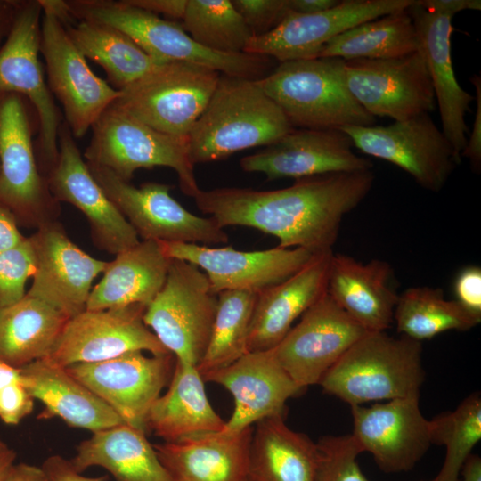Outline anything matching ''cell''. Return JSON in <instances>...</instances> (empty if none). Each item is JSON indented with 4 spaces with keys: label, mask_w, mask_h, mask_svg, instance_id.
<instances>
[{
    "label": "cell",
    "mask_w": 481,
    "mask_h": 481,
    "mask_svg": "<svg viewBox=\"0 0 481 481\" xmlns=\"http://www.w3.org/2000/svg\"><path fill=\"white\" fill-rule=\"evenodd\" d=\"M350 408L352 436L385 473L412 470L432 444L429 420L420 411V395Z\"/></svg>",
    "instance_id": "21"
},
{
    "label": "cell",
    "mask_w": 481,
    "mask_h": 481,
    "mask_svg": "<svg viewBox=\"0 0 481 481\" xmlns=\"http://www.w3.org/2000/svg\"><path fill=\"white\" fill-rule=\"evenodd\" d=\"M34 400L21 381L5 386L0 389V419L9 425L20 423L32 412Z\"/></svg>",
    "instance_id": "44"
},
{
    "label": "cell",
    "mask_w": 481,
    "mask_h": 481,
    "mask_svg": "<svg viewBox=\"0 0 481 481\" xmlns=\"http://www.w3.org/2000/svg\"><path fill=\"white\" fill-rule=\"evenodd\" d=\"M332 250L316 253L299 271L257 293L251 321L248 352L275 347L296 319L325 292Z\"/></svg>",
    "instance_id": "27"
},
{
    "label": "cell",
    "mask_w": 481,
    "mask_h": 481,
    "mask_svg": "<svg viewBox=\"0 0 481 481\" xmlns=\"http://www.w3.org/2000/svg\"><path fill=\"white\" fill-rule=\"evenodd\" d=\"M69 461L79 473L102 467L116 481H174L145 433L126 424L93 433Z\"/></svg>",
    "instance_id": "33"
},
{
    "label": "cell",
    "mask_w": 481,
    "mask_h": 481,
    "mask_svg": "<svg viewBox=\"0 0 481 481\" xmlns=\"http://www.w3.org/2000/svg\"><path fill=\"white\" fill-rule=\"evenodd\" d=\"M217 297L210 339L197 367L201 376L232 363L248 352V338L257 293L224 290Z\"/></svg>",
    "instance_id": "38"
},
{
    "label": "cell",
    "mask_w": 481,
    "mask_h": 481,
    "mask_svg": "<svg viewBox=\"0 0 481 481\" xmlns=\"http://www.w3.org/2000/svg\"><path fill=\"white\" fill-rule=\"evenodd\" d=\"M45 177L58 202L70 203L86 216L98 249L118 255L139 243L136 232L91 174L64 120L58 133V158Z\"/></svg>",
    "instance_id": "18"
},
{
    "label": "cell",
    "mask_w": 481,
    "mask_h": 481,
    "mask_svg": "<svg viewBox=\"0 0 481 481\" xmlns=\"http://www.w3.org/2000/svg\"><path fill=\"white\" fill-rule=\"evenodd\" d=\"M455 301L481 319V269L469 265L461 269L453 282Z\"/></svg>",
    "instance_id": "45"
},
{
    "label": "cell",
    "mask_w": 481,
    "mask_h": 481,
    "mask_svg": "<svg viewBox=\"0 0 481 481\" xmlns=\"http://www.w3.org/2000/svg\"><path fill=\"white\" fill-rule=\"evenodd\" d=\"M13 0H0V46L11 29L16 7Z\"/></svg>",
    "instance_id": "53"
},
{
    "label": "cell",
    "mask_w": 481,
    "mask_h": 481,
    "mask_svg": "<svg viewBox=\"0 0 481 481\" xmlns=\"http://www.w3.org/2000/svg\"><path fill=\"white\" fill-rule=\"evenodd\" d=\"M171 261L160 241L140 240L108 262L102 280L91 289L86 309L146 307L162 289Z\"/></svg>",
    "instance_id": "30"
},
{
    "label": "cell",
    "mask_w": 481,
    "mask_h": 481,
    "mask_svg": "<svg viewBox=\"0 0 481 481\" xmlns=\"http://www.w3.org/2000/svg\"><path fill=\"white\" fill-rule=\"evenodd\" d=\"M221 74L183 61L156 65L111 104L151 127L185 138L207 108Z\"/></svg>",
    "instance_id": "9"
},
{
    "label": "cell",
    "mask_w": 481,
    "mask_h": 481,
    "mask_svg": "<svg viewBox=\"0 0 481 481\" xmlns=\"http://www.w3.org/2000/svg\"><path fill=\"white\" fill-rule=\"evenodd\" d=\"M31 110L21 95L0 94V202L18 225L38 229L56 221L60 205L37 162Z\"/></svg>",
    "instance_id": "10"
},
{
    "label": "cell",
    "mask_w": 481,
    "mask_h": 481,
    "mask_svg": "<svg viewBox=\"0 0 481 481\" xmlns=\"http://www.w3.org/2000/svg\"><path fill=\"white\" fill-rule=\"evenodd\" d=\"M346 61L318 57L280 62L257 80L293 128L339 129L376 125L348 89Z\"/></svg>",
    "instance_id": "4"
},
{
    "label": "cell",
    "mask_w": 481,
    "mask_h": 481,
    "mask_svg": "<svg viewBox=\"0 0 481 481\" xmlns=\"http://www.w3.org/2000/svg\"><path fill=\"white\" fill-rule=\"evenodd\" d=\"M319 459L317 443L284 416L265 418L253 428L247 481H314Z\"/></svg>",
    "instance_id": "31"
},
{
    "label": "cell",
    "mask_w": 481,
    "mask_h": 481,
    "mask_svg": "<svg viewBox=\"0 0 481 481\" xmlns=\"http://www.w3.org/2000/svg\"><path fill=\"white\" fill-rule=\"evenodd\" d=\"M36 269L26 293L49 304L69 319L86 310L94 280L108 262L94 258L79 249L53 221L30 236Z\"/></svg>",
    "instance_id": "23"
},
{
    "label": "cell",
    "mask_w": 481,
    "mask_h": 481,
    "mask_svg": "<svg viewBox=\"0 0 481 481\" xmlns=\"http://www.w3.org/2000/svg\"><path fill=\"white\" fill-rule=\"evenodd\" d=\"M40 53L50 92L61 103L73 136L80 138L116 101L119 91L94 73L63 24L47 11H43L41 19Z\"/></svg>",
    "instance_id": "13"
},
{
    "label": "cell",
    "mask_w": 481,
    "mask_h": 481,
    "mask_svg": "<svg viewBox=\"0 0 481 481\" xmlns=\"http://www.w3.org/2000/svg\"><path fill=\"white\" fill-rule=\"evenodd\" d=\"M42 15L39 0L16 2L11 29L0 46V94H20L32 107L38 128L37 159L46 176L58 158V133L63 119L39 60Z\"/></svg>",
    "instance_id": "8"
},
{
    "label": "cell",
    "mask_w": 481,
    "mask_h": 481,
    "mask_svg": "<svg viewBox=\"0 0 481 481\" xmlns=\"http://www.w3.org/2000/svg\"><path fill=\"white\" fill-rule=\"evenodd\" d=\"M338 130L363 153L395 165L433 192L444 188L461 162L428 113L387 126H343Z\"/></svg>",
    "instance_id": "12"
},
{
    "label": "cell",
    "mask_w": 481,
    "mask_h": 481,
    "mask_svg": "<svg viewBox=\"0 0 481 481\" xmlns=\"http://www.w3.org/2000/svg\"><path fill=\"white\" fill-rule=\"evenodd\" d=\"M145 306L132 305L85 310L69 318L50 355L44 358L68 367L106 361L129 352L170 354L143 320Z\"/></svg>",
    "instance_id": "16"
},
{
    "label": "cell",
    "mask_w": 481,
    "mask_h": 481,
    "mask_svg": "<svg viewBox=\"0 0 481 481\" xmlns=\"http://www.w3.org/2000/svg\"><path fill=\"white\" fill-rule=\"evenodd\" d=\"M253 37L276 27L289 12L287 0H232Z\"/></svg>",
    "instance_id": "43"
},
{
    "label": "cell",
    "mask_w": 481,
    "mask_h": 481,
    "mask_svg": "<svg viewBox=\"0 0 481 481\" xmlns=\"http://www.w3.org/2000/svg\"><path fill=\"white\" fill-rule=\"evenodd\" d=\"M2 443V441L0 440V444Z\"/></svg>",
    "instance_id": "58"
},
{
    "label": "cell",
    "mask_w": 481,
    "mask_h": 481,
    "mask_svg": "<svg viewBox=\"0 0 481 481\" xmlns=\"http://www.w3.org/2000/svg\"><path fill=\"white\" fill-rule=\"evenodd\" d=\"M373 181L371 170L332 173L269 191L200 189L193 199L224 229L251 227L276 237L280 248L316 254L332 250L344 216L365 199Z\"/></svg>",
    "instance_id": "1"
},
{
    "label": "cell",
    "mask_w": 481,
    "mask_h": 481,
    "mask_svg": "<svg viewBox=\"0 0 481 481\" xmlns=\"http://www.w3.org/2000/svg\"><path fill=\"white\" fill-rule=\"evenodd\" d=\"M413 0H343L324 12H288L270 31L252 37L244 53L279 62L318 58L333 37L360 23L407 9Z\"/></svg>",
    "instance_id": "19"
},
{
    "label": "cell",
    "mask_w": 481,
    "mask_h": 481,
    "mask_svg": "<svg viewBox=\"0 0 481 481\" xmlns=\"http://www.w3.org/2000/svg\"><path fill=\"white\" fill-rule=\"evenodd\" d=\"M129 4L173 20L183 19L187 0H126Z\"/></svg>",
    "instance_id": "48"
},
{
    "label": "cell",
    "mask_w": 481,
    "mask_h": 481,
    "mask_svg": "<svg viewBox=\"0 0 481 481\" xmlns=\"http://www.w3.org/2000/svg\"><path fill=\"white\" fill-rule=\"evenodd\" d=\"M430 481H436V480H435V479H433V480H430Z\"/></svg>",
    "instance_id": "57"
},
{
    "label": "cell",
    "mask_w": 481,
    "mask_h": 481,
    "mask_svg": "<svg viewBox=\"0 0 481 481\" xmlns=\"http://www.w3.org/2000/svg\"><path fill=\"white\" fill-rule=\"evenodd\" d=\"M160 243L168 257L192 263L202 270L216 294L224 290L259 293L293 275L314 255L301 248L278 246L265 250L242 251L230 246Z\"/></svg>",
    "instance_id": "20"
},
{
    "label": "cell",
    "mask_w": 481,
    "mask_h": 481,
    "mask_svg": "<svg viewBox=\"0 0 481 481\" xmlns=\"http://www.w3.org/2000/svg\"><path fill=\"white\" fill-rule=\"evenodd\" d=\"M197 367L175 361L167 391L152 404L148 430L164 442L207 432L221 431L225 421L211 406Z\"/></svg>",
    "instance_id": "32"
},
{
    "label": "cell",
    "mask_w": 481,
    "mask_h": 481,
    "mask_svg": "<svg viewBox=\"0 0 481 481\" xmlns=\"http://www.w3.org/2000/svg\"><path fill=\"white\" fill-rule=\"evenodd\" d=\"M175 364L172 354L147 356L135 351L66 369L109 405L124 424L146 434L150 410L170 381Z\"/></svg>",
    "instance_id": "14"
},
{
    "label": "cell",
    "mask_w": 481,
    "mask_h": 481,
    "mask_svg": "<svg viewBox=\"0 0 481 481\" xmlns=\"http://www.w3.org/2000/svg\"><path fill=\"white\" fill-rule=\"evenodd\" d=\"M20 370L23 386L44 404L38 419L59 417L69 427L92 433L124 424L109 405L65 367L41 359Z\"/></svg>",
    "instance_id": "29"
},
{
    "label": "cell",
    "mask_w": 481,
    "mask_h": 481,
    "mask_svg": "<svg viewBox=\"0 0 481 481\" xmlns=\"http://www.w3.org/2000/svg\"><path fill=\"white\" fill-rule=\"evenodd\" d=\"M87 165L96 182L142 240L206 246L228 242L226 232L213 218L196 216L175 200L170 194V185L147 182L135 187L108 168Z\"/></svg>",
    "instance_id": "11"
},
{
    "label": "cell",
    "mask_w": 481,
    "mask_h": 481,
    "mask_svg": "<svg viewBox=\"0 0 481 481\" xmlns=\"http://www.w3.org/2000/svg\"><path fill=\"white\" fill-rule=\"evenodd\" d=\"M15 381H21L20 370L0 359V389Z\"/></svg>",
    "instance_id": "55"
},
{
    "label": "cell",
    "mask_w": 481,
    "mask_h": 481,
    "mask_svg": "<svg viewBox=\"0 0 481 481\" xmlns=\"http://www.w3.org/2000/svg\"><path fill=\"white\" fill-rule=\"evenodd\" d=\"M317 446L320 459L314 481H369L357 461L363 452L351 434L325 436Z\"/></svg>",
    "instance_id": "41"
},
{
    "label": "cell",
    "mask_w": 481,
    "mask_h": 481,
    "mask_svg": "<svg viewBox=\"0 0 481 481\" xmlns=\"http://www.w3.org/2000/svg\"><path fill=\"white\" fill-rule=\"evenodd\" d=\"M480 321L457 301L446 299L442 289L428 286L404 290L394 313L397 332L419 342L448 330H469Z\"/></svg>",
    "instance_id": "37"
},
{
    "label": "cell",
    "mask_w": 481,
    "mask_h": 481,
    "mask_svg": "<svg viewBox=\"0 0 481 481\" xmlns=\"http://www.w3.org/2000/svg\"><path fill=\"white\" fill-rule=\"evenodd\" d=\"M327 293L367 331H386L394 322L399 295L394 287L393 269L384 260L363 263L332 253Z\"/></svg>",
    "instance_id": "26"
},
{
    "label": "cell",
    "mask_w": 481,
    "mask_h": 481,
    "mask_svg": "<svg viewBox=\"0 0 481 481\" xmlns=\"http://www.w3.org/2000/svg\"><path fill=\"white\" fill-rule=\"evenodd\" d=\"M366 332L325 292L273 350L284 371L304 390L319 384Z\"/></svg>",
    "instance_id": "17"
},
{
    "label": "cell",
    "mask_w": 481,
    "mask_h": 481,
    "mask_svg": "<svg viewBox=\"0 0 481 481\" xmlns=\"http://www.w3.org/2000/svg\"><path fill=\"white\" fill-rule=\"evenodd\" d=\"M84 158L130 182L136 170L166 167L173 169L181 191L194 198L200 192L187 137L161 133L110 105L92 126Z\"/></svg>",
    "instance_id": "6"
},
{
    "label": "cell",
    "mask_w": 481,
    "mask_h": 481,
    "mask_svg": "<svg viewBox=\"0 0 481 481\" xmlns=\"http://www.w3.org/2000/svg\"><path fill=\"white\" fill-rule=\"evenodd\" d=\"M69 318L26 294L0 307V359L16 369L47 357Z\"/></svg>",
    "instance_id": "34"
},
{
    "label": "cell",
    "mask_w": 481,
    "mask_h": 481,
    "mask_svg": "<svg viewBox=\"0 0 481 481\" xmlns=\"http://www.w3.org/2000/svg\"><path fill=\"white\" fill-rule=\"evenodd\" d=\"M337 0H287L289 12L311 14L324 12L335 6Z\"/></svg>",
    "instance_id": "52"
},
{
    "label": "cell",
    "mask_w": 481,
    "mask_h": 481,
    "mask_svg": "<svg viewBox=\"0 0 481 481\" xmlns=\"http://www.w3.org/2000/svg\"><path fill=\"white\" fill-rule=\"evenodd\" d=\"M470 82L476 91V113L472 131L466 146L461 153V158H467L472 168L477 172L481 167V78L477 75L470 77Z\"/></svg>",
    "instance_id": "46"
},
{
    "label": "cell",
    "mask_w": 481,
    "mask_h": 481,
    "mask_svg": "<svg viewBox=\"0 0 481 481\" xmlns=\"http://www.w3.org/2000/svg\"><path fill=\"white\" fill-rule=\"evenodd\" d=\"M182 20L195 42L218 53H244L253 37L232 0H187Z\"/></svg>",
    "instance_id": "39"
},
{
    "label": "cell",
    "mask_w": 481,
    "mask_h": 481,
    "mask_svg": "<svg viewBox=\"0 0 481 481\" xmlns=\"http://www.w3.org/2000/svg\"><path fill=\"white\" fill-rule=\"evenodd\" d=\"M202 378L223 386L233 397L232 413L221 430L226 434L239 433L265 418L284 416L286 402L303 391L281 367L273 349L247 352Z\"/></svg>",
    "instance_id": "24"
},
{
    "label": "cell",
    "mask_w": 481,
    "mask_h": 481,
    "mask_svg": "<svg viewBox=\"0 0 481 481\" xmlns=\"http://www.w3.org/2000/svg\"><path fill=\"white\" fill-rule=\"evenodd\" d=\"M70 13L79 20L102 23L135 41L157 63L183 61L201 65L222 75L259 80L273 65L267 56L247 53H224L195 42L175 20L129 4L126 0H69Z\"/></svg>",
    "instance_id": "3"
},
{
    "label": "cell",
    "mask_w": 481,
    "mask_h": 481,
    "mask_svg": "<svg viewBox=\"0 0 481 481\" xmlns=\"http://www.w3.org/2000/svg\"><path fill=\"white\" fill-rule=\"evenodd\" d=\"M50 481H107L106 476L87 477L77 472L69 461L60 455L48 457L42 465Z\"/></svg>",
    "instance_id": "47"
},
{
    "label": "cell",
    "mask_w": 481,
    "mask_h": 481,
    "mask_svg": "<svg viewBox=\"0 0 481 481\" xmlns=\"http://www.w3.org/2000/svg\"><path fill=\"white\" fill-rule=\"evenodd\" d=\"M415 27L418 51L424 59L439 109L442 131L461 160L466 146V114L474 97L458 83L451 53L453 15L424 7L419 0L407 8Z\"/></svg>",
    "instance_id": "25"
},
{
    "label": "cell",
    "mask_w": 481,
    "mask_h": 481,
    "mask_svg": "<svg viewBox=\"0 0 481 481\" xmlns=\"http://www.w3.org/2000/svg\"><path fill=\"white\" fill-rule=\"evenodd\" d=\"M36 269V256L30 237L0 251V307L20 301L25 286Z\"/></svg>",
    "instance_id": "42"
},
{
    "label": "cell",
    "mask_w": 481,
    "mask_h": 481,
    "mask_svg": "<svg viewBox=\"0 0 481 481\" xmlns=\"http://www.w3.org/2000/svg\"><path fill=\"white\" fill-rule=\"evenodd\" d=\"M461 481H481V458L470 453L460 470Z\"/></svg>",
    "instance_id": "54"
},
{
    "label": "cell",
    "mask_w": 481,
    "mask_h": 481,
    "mask_svg": "<svg viewBox=\"0 0 481 481\" xmlns=\"http://www.w3.org/2000/svg\"><path fill=\"white\" fill-rule=\"evenodd\" d=\"M294 129L257 80L220 76L210 101L187 136L193 165L267 146Z\"/></svg>",
    "instance_id": "2"
},
{
    "label": "cell",
    "mask_w": 481,
    "mask_h": 481,
    "mask_svg": "<svg viewBox=\"0 0 481 481\" xmlns=\"http://www.w3.org/2000/svg\"><path fill=\"white\" fill-rule=\"evenodd\" d=\"M418 51L414 24L407 9L360 23L330 39L318 57L391 59Z\"/></svg>",
    "instance_id": "36"
},
{
    "label": "cell",
    "mask_w": 481,
    "mask_h": 481,
    "mask_svg": "<svg viewBox=\"0 0 481 481\" xmlns=\"http://www.w3.org/2000/svg\"><path fill=\"white\" fill-rule=\"evenodd\" d=\"M421 342L368 331L323 375V391L351 405L420 395Z\"/></svg>",
    "instance_id": "5"
},
{
    "label": "cell",
    "mask_w": 481,
    "mask_h": 481,
    "mask_svg": "<svg viewBox=\"0 0 481 481\" xmlns=\"http://www.w3.org/2000/svg\"><path fill=\"white\" fill-rule=\"evenodd\" d=\"M252 432L200 433L153 446L174 481H247Z\"/></svg>",
    "instance_id": "28"
},
{
    "label": "cell",
    "mask_w": 481,
    "mask_h": 481,
    "mask_svg": "<svg viewBox=\"0 0 481 481\" xmlns=\"http://www.w3.org/2000/svg\"><path fill=\"white\" fill-rule=\"evenodd\" d=\"M16 453L3 442L0 444V481L13 464Z\"/></svg>",
    "instance_id": "56"
},
{
    "label": "cell",
    "mask_w": 481,
    "mask_h": 481,
    "mask_svg": "<svg viewBox=\"0 0 481 481\" xmlns=\"http://www.w3.org/2000/svg\"><path fill=\"white\" fill-rule=\"evenodd\" d=\"M64 27L77 48L103 69L108 83L118 91L159 64L128 36L110 26L76 20Z\"/></svg>",
    "instance_id": "35"
},
{
    "label": "cell",
    "mask_w": 481,
    "mask_h": 481,
    "mask_svg": "<svg viewBox=\"0 0 481 481\" xmlns=\"http://www.w3.org/2000/svg\"><path fill=\"white\" fill-rule=\"evenodd\" d=\"M353 147L338 129L294 128L241 158L240 166L245 172L264 174L268 181L371 170L372 163L355 154Z\"/></svg>",
    "instance_id": "22"
},
{
    "label": "cell",
    "mask_w": 481,
    "mask_h": 481,
    "mask_svg": "<svg viewBox=\"0 0 481 481\" xmlns=\"http://www.w3.org/2000/svg\"><path fill=\"white\" fill-rule=\"evenodd\" d=\"M1 481H50L43 469L27 463L12 464Z\"/></svg>",
    "instance_id": "51"
},
{
    "label": "cell",
    "mask_w": 481,
    "mask_h": 481,
    "mask_svg": "<svg viewBox=\"0 0 481 481\" xmlns=\"http://www.w3.org/2000/svg\"><path fill=\"white\" fill-rule=\"evenodd\" d=\"M217 298L202 270L172 259L166 281L143 320L176 362L198 367L210 339Z\"/></svg>",
    "instance_id": "7"
},
{
    "label": "cell",
    "mask_w": 481,
    "mask_h": 481,
    "mask_svg": "<svg viewBox=\"0 0 481 481\" xmlns=\"http://www.w3.org/2000/svg\"><path fill=\"white\" fill-rule=\"evenodd\" d=\"M11 210L0 202V251L20 243L25 237Z\"/></svg>",
    "instance_id": "49"
},
{
    "label": "cell",
    "mask_w": 481,
    "mask_h": 481,
    "mask_svg": "<svg viewBox=\"0 0 481 481\" xmlns=\"http://www.w3.org/2000/svg\"><path fill=\"white\" fill-rule=\"evenodd\" d=\"M348 89L371 116L401 121L436 108L431 80L419 51L391 59L346 61Z\"/></svg>",
    "instance_id": "15"
},
{
    "label": "cell",
    "mask_w": 481,
    "mask_h": 481,
    "mask_svg": "<svg viewBox=\"0 0 481 481\" xmlns=\"http://www.w3.org/2000/svg\"><path fill=\"white\" fill-rule=\"evenodd\" d=\"M419 3L433 11L450 13H456L465 10H480V0H419Z\"/></svg>",
    "instance_id": "50"
},
{
    "label": "cell",
    "mask_w": 481,
    "mask_h": 481,
    "mask_svg": "<svg viewBox=\"0 0 481 481\" xmlns=\"http://www.w3.org/2000/svg\"><path fill=\"white\" fill-rule=\"evenodd\" d=\"M431 444L445 446V458L436 481H459L460 470L481 439V397L474 393L458 407L429 420Z\"/></svg>",
    "instance_id": "40"
}]
</instances>
